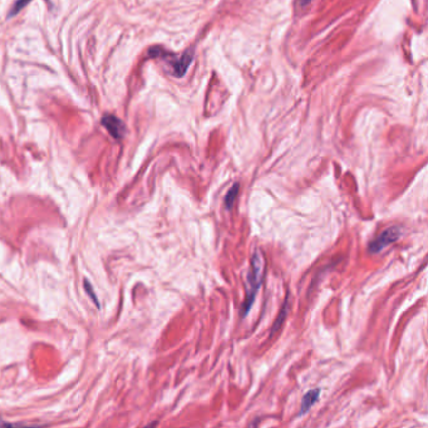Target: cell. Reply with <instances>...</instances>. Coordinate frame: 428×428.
Segmentation results:
<instances>
[{
  "label": "cell",
  "mask_w": 428,
  "mask_h": 428,
  "mask_svg": "<svg viewBox=\"0 0 428 428\" xmlns=\"http://www.w3.org/2000/svg\"><path fill=\"white\" fill-rule=\"evenodd\" d=\"M264 272H265V260L260 250L256 249L251 258L250 269L247 272V288H246V299L242 304V316H246L250 313V309L255 302V297L260 289L261 283L264 280Z\"/></svg>",
  "instance_id": "obj_1"
},
{
  "label": "cell",
  "mask_w": 428,
  "mask_h": 428,
  "mask_svg": "<svg viewBox=\"0 0 428 428\" xmlns=\"http://www.w3.org/2000/svg\"><path fill=\"white\" fill-rule=\"evenodd\" d=\"M402 235H403V229H402L401 226H390V228H387L386 230L382 231L381 235H379L376 240L369 242V245H368V251H369V254L381 253L382 250H385L386 247H388L389 245L394 244Z\"/></svg>",
  "instance_id": "obj_2"
},
{
  "label": "cell",
  "mask_w": 428,
  "mask_h": 428,
  "mask_svg": "<svg viewBox=\"0 0 428 428\" xmlns=\"http://www.w3.org/2000/svg\"><path fill=\"white\" fill-rule=\"evenodd\" d=\"M101 123L102 126L110 132V135L112 136V137H115L116 140H121V138H123L124 135H126V126H124L123 122H122L119 118L116 117V116L106 115L105 117L102 118Z\"/></svg>",
  "instance_id": "obj_3"
},
{
  "label": "cell",
  "mask_w": 428,
  "mask_h": 428,
  "mask_svg": "<svg viewBox=\"0 0 428 428\" xmlns=\"http://www.w3.org/2000/svg\"><path fill=\"white\" fill-rule=\"evenodd\" d=\"M193 59H194L193 52L187 50V52H185L179 59L171 62V64H172L173 75H175L176 77H182V76H185V73L187 72V68L190 67Z\"/></svg>",
  "instance_id": "obj_4"
},
{
  "label": "cell",
  "mask_w": 428,
  "mask_h": 428,
  "mask_svg": "<svg viewBox=\"0 0 428 428\" xmlns=\"http://www.w3.org/2000/svg\"><path fill=\"white\" fill-rule=\"evenodd\" d=\"M319 395H320V389H311L308 393L303 395L302 404H300V411L298 416L305 415L307 412L311 411V407L319 401Z\"/></svg>",
  "instance_id": "obj_5"
},
{
  "label": "cell",
  "mask_w": 428,
  "mask_h": 428,
  "mask_svg": "<svg viewBox=\"0 0 428 428\" xmlns=\"http://www.w3.org/2000/svg\"><path fill=\"white\" fill-rule=\"evenodd\" d=\"M289 307H290V294L288 293V295H286L285 302H284V305H283V307H281V309H280L279 315H277L276 320H275L274 325H272V332H270V338L274 337L275 333H276L277 330H279L280 328H281L283 323H284V321H285V318H286V316H288Z\"/></svg>",
  "instance_id": "obj_6"
},
{
  "label": "cell",
  "mask_w": 428,
  "mask_h": 428,
  "mask_svg": "<svg viewBox=\"0 0 428 428\" xmlns=\"http://www.w3.org/2000/svg\"><path fill=\"white\" fill-rule=\"evenodd\" d=\"M239 191H240L239 182L233 184V186H231V189L228 191V194H226V196H225V201H224V203H225V207L228 210H231L233 207V205H235V202H236V197H237V195H239Z\"/></svg>",
  "instance_id": "obj_7"
},
{
  "label": "cell",
  "mask_w": 428,
  "mask_h": 428,
  "mask_svg": "<svg viewBox=\"0 0 428 428\" xmlns=\"http://www.w3.org/2000/svg\"><path fill=\"white\" fill-rule=\"evenodd\" d=\"M31 1L32 0H17V1H15V4H14L13 9H11L10 13H9V18L14 17V15H17V14L19 13V11L22 10L23 8H25V6L31 3ZM47 1H49V0H47Z\"/></svg>",
  "instance_id": "obj_8"
},
{
  "label": "cell",
  "mask_w": 428,
  "mask_h": 428,
  "mask_svg": "<svg viewBox=\"0 0 428 428\" xmlns=\"http://www.w3.org/2000/svg\"><path fill=\"white\" fill-rule=\"evenodd\" d=\"M299 1H300V4H302V5H305V4L311 3V0H299Z\"/></svg>",
  "instance_id": "obj_9"
},
{
  "label": "cell",
  "mask_w": 428,
  "mask_h": 428,
  "mask_svg": "<svg viewBox=\"0 0 428 428\" xmlns=\"http://www.w3.org/2000/svg\"><path fill=\"white\" fill-rule=\"evenodd\" d=\"M0 425H6V423H5V422H4V421H3V420H1V418H0Z\"/></svg>",
  "instance_id": "obj_10"
}]
</instances>
